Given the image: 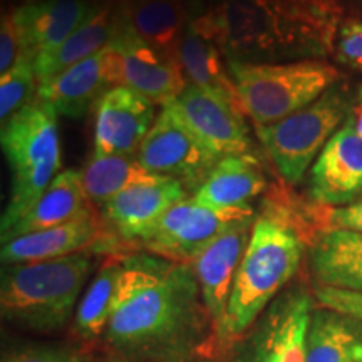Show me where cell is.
Here are the masks:
<instances>
[{
    "label": "cell",
    "mask_w": 362,
    "mask_h": 362,
    "mask_svg": "<svg viewBox=\"0 0 362 362\" xmlns=\"http://www.w3.org/2000/svg\"><path fill=\"white\" fill-rule=\"evenodd\" d=\"M106 354L187 359L216 354L200 285L189 264L133 252L121 257Z\"/></svg>",
    "instance_id": "1"
},
{
    "label": "cell",
    "mask_w": 362,
    "mask_h": 362,
    "mask_svg": "<svg viewBox=\"0 0 362 362\" xmlns=\"http://www.w3.org/2000/svg\"><path fill=\"white\" fill-rule=\"evenodd\" d=\"M192 22L226 59L296 62L332 51L342 8L337 0H215Z\"/></svg>",
    "instance_id": "2"
},
{
    "label": "cell",
    "mask_w": 362,
    "mask_h": 362,
    "mask_svg": "<svg viewBox=\"0 0 362 362\" xmlns=\"http://www.w3.org/2000/svg\"><path fill=\"white\" fill-rule=\"evenodd\" d=\"M304 248L305 233L288 206L267 200L264 214L253 221L250 243L235 277L218 356L245 336L293 279Z\"/></svg>",
    "instance_id": "3"
},
{
    "label": "cell",
    "mask_w": 362,
    "mask_h": 362,
    "mask_svg": "<svg viewBox=\"0 0 362 362\" xmlns=\"http://www.w3.org/2000/svg\"><path fill=\"white\" fill-rule=\"evenodd\" d=\"M94 269L90 252L62 259L2 265L0 314L6 322L37 334L64 329L74 319Z\"/></svg>",
    "instance_id": "4"
},
{
    "label": "cell",
    "mask_w": 362,
    "mask_h": 362,
    "mask_svg": "<svg viewBox=\"0 0 362 362\" xmlns=\"http://www.w3.org/2000/svg\"><path fill=\"white\" fill-rule=\"evenodd\" d=\"M0 141L12 175L11 198L0 220L4 233L34 206L59 175L57 112L35 99L2 124Z\"/></svg>",
    "instance_id": "5"
},
{
    "label": "cell",
    "mask_w": 362,
    "mask_h": 362,
    "mask_svg": "<svg viewBox=\"0 0 362 362\" xmlns=\"http://www.w3.org/2000/svg\"><path fill=\"white\" fill-rule=\"evenodd\" d=\"M247 115L259 126L277 123L317 101L339 79L327 62H242L226 59Z\"/></svg>",
    "instance_id": "6"
},
{
    "label": "cell",
    "mask_w": 362,
    "mask_h": 362,
    "mask_svg": "<svg viewBox=\"0 0 362 362\" xmlns=\"http://www.w3.org/2000/svg\"><path fill=\"white\" fill-rule=\"evenodd\" d=\"M349 116L351 104L346 94L341 89H329L304 110L277 123L257 124V133L280 176L287 183L297 185L317 153Z\"/></svg>",
    "instance_id": "7"
},
{
    "label": "cell",
    "mask_w": 362,
    "mask_h": 362,
    "mask_svg": "<svg viewBox=\"0 0 362 362\" xmlns=\"http://www.w3.org/2000/svg\"><path fill=\"white\" fill-rule=\"evenodd\" d=\"M312 297L302 285L280 292L245 336L220 356V362H307Z\"/></svg>",
    "instance_id": "8"
},
{
    "label": "cell",
    "mask_w": 362,
    "mask_h": 362,
    "mask_svg": "<svg viewBox=\"0 0 362 362\" xmlns=\"http://www.w3.org/2000/svg\"><path fill=\"white\" fill-rule=\"evenodd\" d=\"M255 216L250 205L214 208L203 205L193 197L185 198L171 206L134 248L178 264H189L225 230Z\"/></svg>",
    "instance_id": "9"
},
{
    "label": "cell",
    "mask_w": 362,
    "mask_h": 362,
    "mask_svg": "<svg viewBox=\"0 0 362 362\" xmlns=\"http://www.w3.org/2000/svg\"><path fill=\"white\" fill-rule=\"evenodd\" d=\"M136 158L151 173L173 178L194 189L220 161L183 123L171 104L163 106Z\"/></svg>",
    "instance_id": "10"
},
{
    "label": "cell",
    "mask_w": 362,
    "mask_h": 362,
    "mask_svg": "<svg viewBox=\"0 0 362 362\" xmlns=\"http://www.w3.org/2000/svg\"><path fill=\"white\" fill-rule=\"evenodd\" d=\"M110 45L116 54L117 86H126L143 94L153 104L166 106L188 86L180 59L165 56L144 42L121 13L116 35Z\"/></svg>",
    "instance_id": "11"
},
{
    "label": "cell",
    "mask_w": 362,
    "mask_h": 362,
    "mask_svg": "<svg viewBox=\"0 0 362 362\" xmlns=\"http://www.w3.org/2000/svg\"><path fill=\"white\" fill-rule=\"evenodd\" d=\"M255 218L230 226L189 262L200 285L203 304L210 319L216 354H220V344L223 337L235 277L250 243Z\"/></svg>",
    "instance_id": "12"
},
{
    "label": "cell",
    "mask_w": 362,
    "mask_h": 362,
    "mask_svg": "<svg viewBox=\"0 0 362 362\" xmlns=\"http://www.w3.org/2000/svg\"><path fill=\"white\" fill-rule=\"evenodd\" d=\"M309 193L317 205L325 208L351 205L362 197V138L352 115L317 156Z\"/></svg>",
    "instance_id": "13"
},
{
    "label": "cell",
    "mask_w": 362,
    "mask_h": 362,
    "mask_svg": "<svg viewBox=\"0 0 362 362\" xmlns=\"http://www.w3.org/2000/svg\"><path fill=\"white\" fill-rule=\"evenodd\" d=\"M170 104L192 133L220 160L248 155L252 144L245 116L230 104L189 83Z\"/></svg>",
    "instance_id": "14"
},
{
    "label": "cell",
    "mask_w": 362,
    "mask_h": 362,
    "mask_svg": "<svg viewBox=\"0 0 362 362\" xmlns=\"http://www.w3.org/2000/svg\"><path fill=\"white\" fill-rule=\"evenodd\" d=\"M155 107L143 94L116 86L96 104L94 155L136 156L155 124Z\"/></svg>",
    "instance_id": "15"
},
{
    "label": "cell",
    "mask_w": 362,
    "mask_h": 362,
    "mask_svg": "<svg viewBox=\"0 0 362 362\" xmlns=\"http://www.w3.org/2000/svg\"><path fill=\"white\" fill-rule=\"evenodd\" d=\"M117 86V62L111 45L37 86V99L57 115L81 117L104 93Z\"/></svg>",
    "instance_id": "16"
},
{
    "label": "cell",
    "mask_w": 362,
    "mask_h": 362,
    "mask_svg": "<svg viewBox=\"0 0 362 362\" xmlns=\"http://www.w3.org/2000/svg\"><path fill=\"white\" fill-rule=\"evenodd\" d=\"M187 187L173 178L138 185L104 203L101 218L112 238L136 247L171 206L187 198Z\"/></svg>",
    "instance_id": "17"
},
{
    "label": "cell",
    "mask_w": 362,
    "mask_h": 362,
    "mask_svg": "<svg viewBox=\"0 0 362 362\" xmlns=\"http://www.w3.org/2000/svg\"><path fill=\"white\" fill-rule=\"evenodd\" d=\"M111 242L115 240L106 230L101 215L90 210L69 223L8 240L0 248V260L2 265L54 260L90 252L96 247L106 248Z\"/></svg>",
    "instance_id": "18"
},
{
    "label": "cell",
    "mask_w": 362,
    "mask_h": 362,
    "mask_svg": "<svg viewBox=\"0 0 362 362\" xmlns=\"http://www.w3.org/2000/svg\"><path fill=\"white\" fill-rule=\"evenodd\" d=\"M99 8L93 0H39L16 8L22 54L35 61L56 51Z\"/></svg>",
    "instance_id": "19"
},
{
    "label": "cell",
    "mask_w": 362,
    "mask_h": 362,
    "mask_svg": "<svg viewBox=\"0 0 362 362\" xmlns=\"http://www.w3.org/2000/svg\"><path fill=\"white\" fill-rule=\"evenodd\" d=\"M309 265L317 285L362 292V233L320 230L310 240Z\"/></svg>",
    "instance_id": "20"
},
{
    "label": "cell",
    "mask_w": 362,
    "mask_h": 362,
    "mask_svg": "<svg viewBox=\"0 0 362 362\" xmlns=\"http://www.w3.org/2000/svg\"><path fill=\"white\" fill-rule=\"evenodd\" d=\"M90 210V202L84 192L83 171L66 170L54 178L42 197L12 228L0 233V240L6 243L22 235L69 223Z\"/></svg>",
    "instance_id": "21"
},
{
    "label": "cell",
    "mask_w": 362,
    "mask_h": 362,
    "mask_svg": "<svg viewBox=\"0 0 362 362\" xmlns=\"http://www.w3.org/2000/svg\"><path fill=\"white\" fill-rule=\"evenodd\" d=\"M178 56L189 84L220 98L242 116H248L232 76L221 64L220 49L192 21L181 39Z\"/></svg>",
    "instance_id": "22"
},
{
    "label": "cell",
    "mask_w": 362,
    "mask_h": 362,
    "mask_svg": "<svg viewBox=\"0 0 362 362\" xmlns=\"http://www.w3.org/2000/svg\"><path fill=\"white\" fill-rule=\"evenodd\" d=\"M267 188L260 163L252 155L226 156L216 163L208 178L194 189L193 198L214 208H240Z\"/></svg>",
    "instance_id": "23"
},
{
    "label": "cell",
    "mask_w": 362,
    "mask_h": 362,
    "mask_svg": "<svg viewBox=\"0 0 362 362\" xmlns=\"http://www.w3.org/2000/svg\"><path fill=\"white\" fill-rule=\"evenodd\" d=\"M117 11L144 42L180 59V44L188 27L183 0H119Z\"/></svg>",
    "instance_id": "24"
},
{
    "label": "cell",
    "mask_w": 362,
    "mask_h": 362,
    "mask_svg": "<svg viewBox=\"0 0 362 362\" xmlns=\"http://www.w3.org/2000/svg\"><path fill=\"white\" fill-rule=\"evenodd\" d=\"M307 362H362V319L315 307L307 336Z\"/></svg>",
    "instance_id": "25"
},
{
    "label": "cell",
    "mask_w": 362,
    "mask_h": 362,
    "mask_svg": "<svg viewBox=\"0 0 362 362\" xmlns=\"http://www.w3.org/2000/svg\"><path fill=\"white\" fill-rule=\"evenodd\" d=\"M117 24H119L117 7L103 6L64 44L59 45L56 51L35 59L34 69L39 83L106 49L115 39Z\"/></svg>",
    "instance_id": "26"
},
{
    "label": "cell",
    "mask_w": 362,
    "mask_h": 362,
    "mask_svg": "<svg viewBox=\"0 0 362 362\" xmlns=\"http://www.w3.org/2000/svg\"><path fill=\"white\" fill-rule=\"evenodd\" d=\"M121 274V257L112 255L104 262L81 297L74 319L72 334L83 346H96L106 332L112 314L117 279Z\"/></svg>",
    "instance_id": "27"
},
{
    "label": "cell",
    "mask_w": 362,
    "mask_h": 362,
    "mask_svg": "<svg viewBox=\"0 0 362 362\" xmlns=\"http://www.w3.org/2000/svg\"><path fill=\"white\" fill-rule=\"evenodd\" d=\"M165 178L148 171L136 156L126 155H94L83 170L84 192L90 203L101 206L124 189L158 183Z\"/></svg>",
    "instance_id": "28"
},
{
    "label": "cell",
    "mask_w": 362,
    "mask_h": 362,
    "mask_svg": "<svg viewBox=\"0 0 362 362\" xmlns=\"http://www.w3.org/2000/svg\"><path fill=\"white\" fill-rule=\"evenodd\" d=\"M35 83L39 84L34 61L27 56H22L12 69L0 74V119H2V124L7 123L16 112L24 110L27 104L33 103Z\"/></svg>",
    "instance_id": "29"
},
{
    "label": "cell",
    "mask_w": 362,
    "mask_h": 362,
    "mask_svg": "<svg viewBox=\"0 0 362 362\" xmlns=\"http://www.w3.org/2000/svg\"><path fill=\"white\" fill-rule=\"evenodd\" d=\"M336 57L341 64L362 71V21H344L336 37Z\"/></svg>",
    "instance_id": "30"
},
{
    "label": "cell",
    "mask_w": 362,
    "mask_h": 362,
    "mask_svg": "<svg viewBox=\"0 0 362 362\" xmlns=\"http://www.w3.org/2000/svg\"><path fill=\"white\" fill-rule=\"evenodd\" d=\"M2 362H88L78 352L67 347L30 346L24 349L8 351L2 356Z\"/></svg>",
    "instance_id": "31"
},
{
    "label": "cell",
    "mask_w": 362,
    "mask_h": 362,
    "mask_svg": "<svg viewBox=\"0 0 362 362\" xmlns=\"http://www.w3.org/2000/svg\"><path fill=\"white\" fill-rule=\"evenodd\" d=\"M312 296H314L317 304L320 307L342 312V314L361 317L362 319V292L315 285Z\"/></svg>",
    "instance_id": "32"
},
{
    "label": "cell",
    "mask_w": 362,
    "mask_h": 362,
    "mask_svg": "<svg viewBox=\"0 0 362 362\" xmlns=\"http://www.w3.org/2000/svg\"><path fill=\"white\" fill-rule=\"evenodd\" d=\"M22 56L24 54H22L21 35L12 12L4 13L0 24V74L12 69Z\"/></svg>",
    "instance_id": "33"
},
{
    "label": "cell",
    "mask_w": 362,
    "mask_h": 362,
    "mask_svg": "<svg viewBox=\"0 0 362 362\" xmlns=\"http://www.w3.org/2000/svg\"><path fill=\"white\" fill-rule=\"evenodd\" d=\"M320 221L325 225L324 230L339 228L362 233V197L351 205L320 211Z\"/></svg>",
    "instance_id": "34"
},
{
    "label": "cell",
    "mask_w": 362,
    "mask_h": 362,
    "mask_svg": "<svg viewBox=\"0 0 362 362\" xmlns=\"http://www.w3.org/2000/svg\"><path fill=\"white\" fill-rule=\"evenodd\" d=\"M90 362H194V357H187V359H153V357H126L116 354H106L98 357Z\"/></svg>",
    "instance_id": "35"
},
{
    "label": "cell",
    "mask_w": 362,
    "mask_h": 362,
    "mask_svg": "<svg viewBox=\"0 0 362 362\" xmlns=\"http://www.w3.org/2000/svg\"><path fill=\"white\" fill-rule=\"evenodd\" d=\"M354 124H356L357 134H359L362 138V107H359L357 115H354Z\"/></svg>",
    "instance_id": "36"
},
{
    "label": "cell",
    "mask_w": 362,
    "mask_h": 362,
    "mask_svg": "<svg viewBox=\"0 0 362 362\" xmlns=\"http://www.w3.org/2000/svg\"><path fill=\"white\" fill-rule=\"evenodd\" d=\"M359 101H361V107H362V89L359 90Z\"/></svg>",
    "instance_id": "37"
}]
</instances>
